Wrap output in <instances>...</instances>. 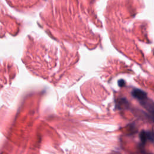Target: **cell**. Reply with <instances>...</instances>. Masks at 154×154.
I'll return each mask as SVG.
<instances>
[{
    "label": "cell",
    "mask_w": 154,
    "mask_h": 154,
    "mask_svg": "<svg viewBox=\"0 0 154 154\" xmlns=\"http://www.w3.org/2000/svg\"><path fill=\"white\" fill-rule=\"evenodd\" d=\"M124 84H125V82H124L123 80H120V81H119V85L120 87H122L124 85Z\"/></svg>",
    "instance_id": "4"
},
{
    "label": "cell",
    "mask_w": 154,
    "mask_h": 154,
    "mask_svg": "<svg viewBox=\"0 0 154 154\" xmlns=\"http://www.w3.org/2000/svg\"><path fill=\"white\" fill-rule=\"evenodd\" d=\"M132 95L134 98L137 99L140 103L147 98L146 93L138 88H134L132 91Z\"/></svg>",
    "instance_id": "2"
},
{
    "label": "cell",
    "mask_w": 154,
    "mask_h": 154,
    "mask_svg": "<svg viewBox=\"0 0 154 154\" xmlns=\"http://www.w3.org/2000/svg\"><path fill=\"white\" fill-rule=\"evenodd\" d=\"M128 106V102L125 99H120L117 101V106L119 108H125Z\"/></svg>",
    "instance_id": "3"
},
{
    "label": "cell",
    "mask_w": 154,
    "mask_h": 154,
    "mask_svg": "<svg viewBox=\"0 0 154 154\" xmlns=\"http://www.w3.org/2000/svg\"><path fill=\"white\" fill-rule=\"evenodd\" d=\"M140 138L141 140V146L142 147L144 146V145L146 144L147 141H150L152 143L153 141V131H143L141 132L140 134Z\"/></svg>",
    "instance_id": "1"
}]
</instances>
